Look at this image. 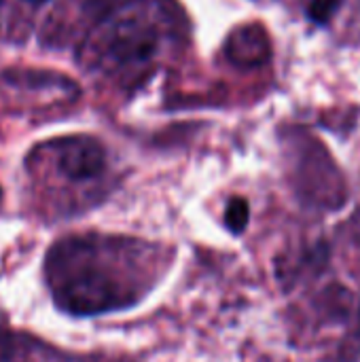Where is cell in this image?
I'll return each instance as SVG.
<instances>
[{
    "label": "cell",
    "mask_w": 360,
    "mask_h": 362,
    "mask_svg": "<svg viewBox=\"0 0 360 362\" xmlns=\"http://www.w3.org/2000/svg\"><path fill=\"white\" fill-rule=\"evenodd\" d=\"M59 308L76 316H93L121 305L117 284L98 269H83L62 282L55 291Z\"/></svg>",
    "instance_id": "6da1fadb"
},
{
    "label": "cell",
    "mask_w": 360,
    "mask_h": 362,
    "mask_svg": "<svg viewBox=\"0 0 360 362\" xmlns=\"http://www.w3.org/2000/svg\"><path fill=\"white\" fill-rule=\"evenodd\" d=\"M106 47L119 64L144 62L157 51V30L140 17H123L112 25Z\"/></svg>",
    "instance_id": "7a4b0ae2"
},
{
    "label": "cell",
    "mask_w": 360,
    "mask_h": 362,
    "mask_svg": "<svg viewBox=\"0 0 360 362\" xmlns=\"http://www.w3.org/2000/svg\"><path fill=\"white\" fill-rule=\"evenodd\" d=\"M57 170L70 180H87L102 174L106 165L104 148L98 140L87 136H74L57 142L55 146Z\"/></svg>",
    "instance_id": "3957f363"
},
{
    "label": "cell",
    "mask_w": 360,
    "mask_h": 362,
    "mask_svg": "<svg viewBox=\"0 0 360 362\" xmlns=\"http://www.w3.org/2000/svg\"><path fill=\"white\" fill-rule=\"evenodd\" d=\"M225 55L231 64L242 68H257L269 62L272 42L263 25L246 23L236 28L225 40Z\"/></svg>",
    "instance_id": "277c9868"
},
{
    "label": "cell",
    "mask_w": 360,
    "mask_h": 362,
    "mask_svg": "<svg viewBox=\"0 0 360 362\" xmlns=\"http://www.w3.org/2000/svg\"><path fill=\"white\" fill-rule=\"evenodd\" d=\"M248 218H250L248 202L244 197H233L227 204V210H225V225L229 227V231L242 233L246 229V225H248Z\"/></svg>",
    "instance_id": "5b68a950"
},
{
    "label": "cell",
    "mask_w": 360,
    "mask_h": 362,
    "mask_svg": "<svg viewBox=\"0 0 360 362\" xmlns=\"http://www.w3.org/2000/svg\"><path fill=\"white\" fill-rule=\"evenodd\" d=\"M342 0H310L308 17L316 23H327L339 8Z\"/></svg>",
    "instance_id": "8992f818"
},
{
    "label": "cell",
    "mask_w": 360,
    "mask_h": 362,
    "mask_svg": "<svg viewBox=\"0 0 360 362\" xmlns=\"http://www.w3.org/2000/svg\"><path fill=\"white\" fill-rule=\"evenodd\" d=\"M30 2H45V0H30Z\"/></svg>",
    "instance_id": "52a82bcc"
},
{
    "label": "cell",
    "mask_w": 360,
    "mask_h": 362,
    "mask_svg": "<svg viewBox=\"0 0 360 362\" xmlns=\"http://www.w3.org/2000/svg\"><path fill=\"white\" fill-rule=\"evenodd\" d=\"M0 202H2V191H0Z\"/></svg>",
    "instance_id": "ba28073f"
}]
</instances>
